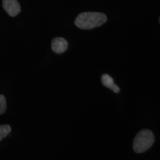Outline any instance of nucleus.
I'll return each mask as SVG.
<instances>
[{
	"instance_id": "1",
	"label": "nucleus",
	"mask_w": 160,
	"mask_h": 160,
	"mask_svg": "<svg viewBox=\"0 0 160 160\" xmlns=\"http://www.w3.org/2000/svg\"><path fill=\"white\" fill-rule=\"evenodd\" d=\"M107 16L98 12H84L80 14L75 20V25L81 29L90 30L106 23Z\"/></svg>"
},
{
	"instance_id": "2",
	"label": "nucleus",
	"mask_w": 160,
	"mask_h": 160,
	"mask_svg": "<svg viewBox=\"0 0 160 160\" xmlns=\"http://www.w3.org/2000/svg\"><path fill=\"white\" fill-rule=\"evenodd\" d=\"M153 132L149 129H143L138 133L133 143V148L137 153H142L150 148L154 143Z\"/></svg>"
},
{
	"instance_id": "3",
	"label": "nucleus",
	"mask_w": 160,
	"mask_h": 160,
	"mask_svg": "<svg viewBox=\"0 0 160 160\" xmlns=\"http://www.w3.org/2000/svg\"><path fill=\"white\" fill-rule=\"evenodd\" d=\"M2 6L7 13L11 17H15L21 12V7L17 0H3Z\"/></svg>"
},
{
	"instance_id": "4",
	"label": "nucleus",
	"mask_w": 160,
	"mask_h": 160,
	"mask_svg": "<svg viewBox=\"0 0 160 160\" xmlns=\"http://www.w3.org/2000/svg\"><path fill=\"white\" fill-rule=\"evenodd\" d=\"M68 46V42L62 38H55L52 41V50L57 54H61L66 51Z\"/></svg>"
},
{
	"instance_id": "5",
	"label": "nucleus",
	"mask_w": 160,
	"mask_h": 160,
	"mask_svg": "<svg viewBox=\"0 0 160 160\" xmlns=\"http://www.w3.org/2000/svg\"><path fill=\"white\" fill-rule=\"evenodd\" d=\"M101 81L104 86L113 91L114 92L118 93L120 92V88L114 84V80L109 75L103 74L101 77Z\"/></svg>"
},
{
	"instance_id": "6",
	"label": "nucleus",
	"mask_w": 160,
	"mask_h": 160,
	"mask_svg": "<svg viewBox=\"0 0 160 160\" xmlns=\"http://www.w3.org/2000/svg\"><path fill=\"white\" fill-rule=\"evenodd\" d=\"M11 131L12 128L9 125H0V141L8 135Z\"/></svg>"
},
{
	"instance_id": "7",
	"label": "nucleus",
	"mask_w": 160,
	"mask_h": 160,
	"mask_svg": "<svg viewBox=\"0 0 160 160\" xmlns=\"http://www.w3.org/2000/svg\"><path fill=\"white\" fill-rule=\"evenodd\" d=\"M6 109L7 103L6 97L2 94H0V114H3L6 112Z\"/></svg>"
},
{
	"instance_id": "8",
	"label": "nucleus",
	"mask_w": 160,
	"mask_h": 160,
	"mask_svg": "<svg viewBox=\"0 0 160 160\" xmlns=\"http://www.w3.org/2000/svg\"></svg>"
}]
</instances>
